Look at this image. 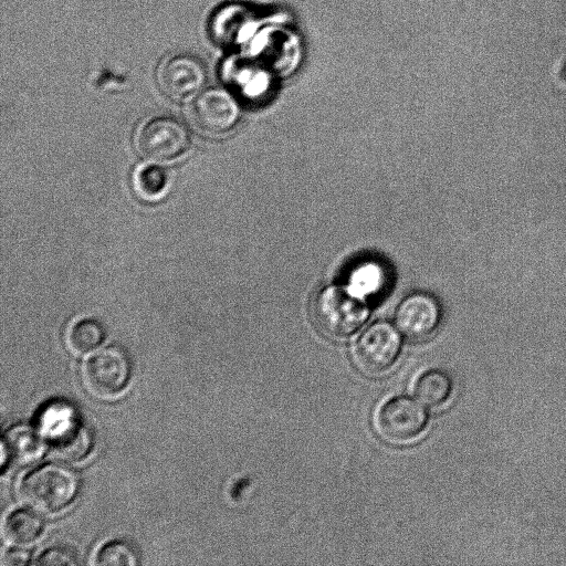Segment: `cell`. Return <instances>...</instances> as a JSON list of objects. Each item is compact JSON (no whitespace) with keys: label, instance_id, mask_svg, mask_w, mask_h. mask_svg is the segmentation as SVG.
<instances>
[{"label":"cell","instance_id":"obj_1","mask_svg":"<svg viewBox=\"0 0 566 566\" xmlns=\"http://www.w3.org/2000/svg\"><path fill=\"white\" fill-rule=\"evenodd\" d=\"M313 316L324 334L343 338L356 333L365 324L369 307L363 295L352 286L329 285L317 294Z\"/></svg>","mask_w":566,"mask_h":566},{"label":"cell","instance_id":"obj_2","mask_svg":"<svg viewBox=\"0 0 566 566\" xmlns=\"http://www.w3.org/2000/svg\"><path fill=\"white\" fill-rule=\"evenodd\" d=\"M39 427L51 451L61 460L81 461L93 447V434L67 403L48 406L40 417Z\"/></svg>","mask_w":566,"mask_h":566},{"label":"cell","instance_id":"obj_3","mask_svg":"<svg viewBox=\"0 0 566 566\" xmlns=\"http://www.w3.org/2000/svg\"><path fill=\"white\" fill-rule=\"evenodd\" d=\"M78 491L76 473L59 463L44 464L22 481L20 494L23 502L33 511L55 513L66 507Z\"/></svg>","mask_w":566,"mask_h":566},{"label":"cell","instance_id":"obj_4","mask_svg":"<svg viewBox=\"0 0 566 566\" xmlns=\"http://www.w3.org/2000/svg\"><path fill=\"white\" fill-rule=\"evenodd\" d=\"M130 361L126 353L108 346L94 353L81 368L86 391L97 399H111L120 394L130 377Z\"/></svg>","mask_w":566,"mask_h":566},{"label":"cell","instance_id":"obj_5","mask_svg":"<svg viewBox=\"0 0 566 566\" xmlns=\"http://www.w3.org/2000/svg\"><path fill=\"white\" fill-rule=\"evenodd\" d=\"M428 423V412L417 400L406 396L390 398L375 412L377 433L390 443H407L418 438Z\"/></svg>","mask_w":566,"mask_h":566},{"label":"cell","instance_id":"obj_6","mask_svg":"<svg viewBox=\"0 0 566 566\" xmlns=\"http://www.w3.org/2000/svg\"><path fill=\"white\" fill-rule=\"evenodd\" d=\"M399 329L387 322H376L357 338L353 348L356 367L366 374H381L396 363L401 349Z\"/></svg>","mask_w":566,"mask_h":566},{"label":"cell","instance_id":"obj_7","mask_svg":"<svg viewBox=\"0 0 566 566\" xmlns=\"http://www.w3.org/2000/svg\"><path fill=\"white\" fill-rule=\"evenodd\" d=\"M191 144L188 127L170 116L149 119L136 136V146L147 159L155 161L174 160L187 153Z\"/></svg>","mask_w":566,"mask_h":566},{"label":"cell","instance_id":"obj_8","mask_svg":"<svg viewBox=\"0 0 566 566\" xmlns=\"http://www.w3.org/2000/svg\"><path fill=\"white\" fill-rule=\"evenodd\" d=\"M156 78L160 91L178 102L198 96L207 83L203 63L191 54L166 57L157 67Z\"/></svg>","mask_w":566,"mask_h":566},{"label":"cell","instance_id":"obj_9","mask_svg":"<svg viewBox=\"0 0 566 566\" xmlns=\"http://www.w3.org/2000/svg\"><path fill=\"white\" fill-rule=\"evenodd\" d=\"M192 116L197 126L211 134L231 130L240 118V106L234 96L219 87L202 91L196 98Z\"/></svg>","mask_w":566,"mask_h":566},{"label":"cell","instance_id":"obj_10","mask_svg":"<svg viewBox=\"0 0 566 566\" xmlns=\"http://www.w3.org/2000/svg\"><path fill=\"white\" fill-rule=\"evenodd\" d=\"M441 319L438 301L430 294L417 292L408 295L395 312V325L401 334L412 339L432 335Z\"/></svg>","mask_w":566,"mask_h":566},{"label":"cell","instance_id":"obj_11","mask_svg":"<svg viewBox=\"0 0 566 566\" xmlns=\"http://www.w3.org/2000/svg\"><path fill=\"white\" fill-rule=\"evenodd\" d=\"M43 450L40 436L30 427L20 424L6 432L2 439V461L23 465L38 459Z\"/></svg>","mask_w":566,"mask_h":566},{"label":"cell","instance_id":"obj_12","mask_svg":"<svg viewBox=\"0 0 566 566\" xmlns=\"http://www.w3.org/2000/svg\"><path fill=\"white\" fill-rule=\"evenodd\" d=\"M452 379L441 369H429L421 374L415 385V394L428 407L443 406L451 396Z\"/></svg>","mask_w":566,"mask_h":566},{"label":"cell","instance_id":"obj_13","mask_svg":"<svg viewBox=\"0 0 566 566\" xmlns=\"http://www.w3.org/2000/svg\"><path fill=\"white\" fill-rule=\"evenodd\" d=\"M104 338L105 331L98 321L83 318L70 327L66 344L74 354L82 355L99 346Z\"/></svg>","mask_w":566,"mask_h":566},{"label":"cell","instance_id":"obj_14","mask_svg":"<svg viewBox=\"0 0 566 566\" xmlns=\"http://www.w3.org/2000/svg\"><path fill=\"white\" fill-rule=\"evenodd\" d=\"M43 530L42 518L29 510L13 512L6 522L8 539L15 544H27L36 539Z\"/></svg>","mask_w":566,"mask_h":566},{"label":"cell","instance_id":"obj_15","mask_svg":"<svg viewBox=\"0 0 566 566\" xmlns=\"http://www.w3.org/2000/svg\"><path fill=\"white\" fill-rule=\"evenodd\" d=\"M136 188L147 199H158L168 188L167 170L156 164L140 167L135 176Z\"/></svg>","mask_w":566,"mask_h":566},{"label":"cell","instance_id":"obj_16","mask_svg":"<svg viewBox=\"0 0 566 566\" xmlns=\"http://www.w3.org/2000/svg\"><path fill=\"white\" fill-rule=\"evenodd\" d=\"M97 565H137L136 551L125 542H111L98 552Z\"/></svg>","mask_w":566,"mask_h":566},{"label":"cell","instance_id":"obj_17","mask_svg":"<svg viewBox=\"0 0 566 566\" xmlns=\"http://www.w3.org/2000/svg\"><path fill=\"white\" fill-rule=\"evenodd\" d=\"M380 270L377 265L366 264L360 266L352 275V286L359 294L370 293L371 290H376L379 286V280L381 277Z\"/></svg>","mask_w":566,"mask_h":566},{"label":"cell","instance_id":"obj_18","mask_svg":"<svg viewBox=\"0 0 566 566\" xmlns=\"http://www.w3.org/2000/svg\"><path fill=\"white\" fill-rule=\"evenodd\" d=\"M36 565H77V555L67 547H52L40 555Z\"/></svg>","mask_w":566,"mask_h":566},{"label":"cell","instance_id":"obj_19","mask_svg":"<svg viewBox=\"0 0 566 566\" xmlns=\"http://www.w3.org/2000/svg\"><path fill=\"white\" fill-rule=\"evenodd\" d=\"M30 563V553L25 549H11L9 551L4 558V566H22Z\"/></svg>","mask_w":566,"mask_h":566}]
</instances>
